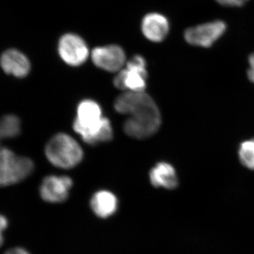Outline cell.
Here are the masks:
<instances>
[{"label":"cell","instance_id":"obj_7","mask_svg":"<svg viewBox=\"0 0 254 254\" xmlns=\"http://www.w3.org/2000/svg\"><path fill=\"white\" fill-rule=\"evenodd\" d=\"M60 58L70 66H78L85 63L89 56L86 42L78 35L66 33L58 43Z\"/></svg>","mask_w":254,"mask_h":254},{"label":"cell","instance_id":"obj_18","mask_svg":"<svg viewBox=\"0 0 254 254\" xmlns=\"http://www.w3.org/2000/svg\"><path fill=\"white\" fill-rule=\"evenodd\" d=\"M249 64H250V68L247 71V75H248L249 79L254 83V53L251 55L249 58Z\"/></svg>","mask_w":254,"mask_h":254},{"label":"cell","instance_id":"obj_11","mask_svg":"<svg viewBox=\"0 0 254 254\" xmlns=\"http://www.w3.org/2000/svg\"><path fill=\"white\" fill-rule=\"evenodd\" d=\"M141 29L147 39L154 43H160L168 36L170 23L163 14L150 13L143 18Z\"/></svg>","mask_w":254,"mask_h":254},{"label":"cell","instance_id":"obj_6","mask_svg":"<svg viewBox=\"0 0 254 254\" xmlns=\"http://www.w3.org/2000/svg\"><path fill=\"white\" fill-rule=\"evenodd\" d=\"M227 30V25L222 21H214L188 28L185 32V38L193 46L210 48Z\"/></svg>","mask_w":254,"mask_h":254},{"label":"cell","instance_id":"obj_15","mask_svg":"<svg viewBox=\"0 0 254 254\" xmlns=\"http://www.w3.org/2000/svg\"><path fill=\"white\" fill-rule=\"evenodd\" d=\"M238 156L241 163L245 168L254 170V138L241 143Z\"/></svg>","mask_w":254,"mask_h":254},{"label":"cell","instance_id":"obj_8","mask_svg":"<svg viewBox=\"0 0 254 254\" xmlns=\"http://www.w3.org/2000/svg\"><path fill=\"white\" fill-rule=\"evenodd\" d=\"M73 186V181L69 177H46L40 187V194L45 201L51 203H63L67 199L68 193Z\"/></svg>","mask_w":254,"mask_h":254},{"label":"cell","instance_id":"obj_12","mask_svg":"<svg viewBox=\"0 0 254 254\" xmlns=\"http://www.w3.org/2000/svg\"><path fill=\"white\" fill-rule=\"evenodd\" d=\"M118 204L116 195L108 190L95 192L91 200V208L93 213L103 219L113 216L118 210Z\"/></svg>","mask_w":254,"mask_h":254},{"label":"cell","instance_id":"obj_1","mask_svg":"<svg viewBox=\"0 0 254 254\" xmlns=\"http://www.w3.org/2000/svg\"><path fill=\"white\" fill-rule=\"evenodd\" d=\"M118 113L129 116L124 126L132 138L143 139L153 136L161 125V115L154 100L143 92L127 91L115 100Z\"/></svg>","mask_w":254,"mask_h":254},{"label":"cell","instance_id":"obj_19","mask_svg":"<svg viewBox=\"0 0 254 254\" xmlns=\"http://www.w3.org/2000/svg\"><path fill=\"white\" fill-rule=\"evenodd\" d=\"M5 254H30L27 251L22 248H13L5 253Z\"/></svg>","mask_w":254,"mask_h":254},{"label":"cell","instance_id":"obj_5","mask_svg":"<svg viewBox=\"0 0 254 254\" xmlns=\"http://www.w3.org/2000/svg\"><path fill=\"white\" fill-rule=\"evenodd\" d=\"M146 62L141 55H136L115 76L114 84L123 91L143 92L146 88Z\"/></svg>","mask_w":254,"mask_h":254},{"label":"cell","instance_id":"obj_3","mask_svg":"<svg viewBox=\"0 0 254 254\" xmlns=\"http://www.w3.org/2000/svg\"><path fill=\"white\" fill-rule=\"evenodd\" d=\"M46 155L55 167L71 169L78 165L83 159V150L76 140L66 133L53 136L46 147Z\"/></svg>","mask_w":254,"mask_h":254},{"label":"cell","instance_id":"obj_14","mask_svg":"<svg viewBox=\"0 0 254 254\" xmlns=\"http://www.w3.org/2000/svg\"><path fill=\"white\" fill-rule=\"evenodd\" d=\"M21 132V121L14 115H4L0 119V138H12Z\"/></svg>","mask_w":254,"mask_h":254},{"label":"cell","instance_id":"obj_9","mask_svg":"<svg viewBox=\"0 0 254 254\" xmlns=\"http://www.w3.org/2000/svg\"><path fill=\"white\" fill-rule=\"evenodd\" d=\"M91 58L95 66L110 72L120 71L126 62L125 51L115 45L95 48L92 51Z\"/></svg>","mask_w":254,"mask_h":254},{"label":"cell","instance_id":"obj_10","mask_svg":"<svg viewBox=\"0 0 254 254\" xmlns=\"http://www.w3.org/2000/svg\"><path fill=\"white\" fill-rule=\"evenodd\" d=\"M0 66L5 73L22 78L31 71V63L27 57L16 49L5 50L0 57Z\"/></svg>","mask_w":254,"mask_h":254},{"label":"cell","instance_id":"obj_2","mask_svg":"<svg viewBox=\"0 0 254 254\" xmlns=\"http://www.w3.org/2000/svg\"><path fill=\"white\" fill-rule=\"evenodd\" d=\"M73 129L88 144L111 141L113 129L108 118H103L99 104L94 100H84L78 105Z\"/></svg>","mask_w":254,"mask_h":254},{"label":"cell","instance_id":"obj_16","mask_svg":"<svg viewBox=\"0 0 254 254\" xmlns=\"http://www.w3.org/2000/svg\"><path fill=\"white\" fill-rule=\"evenodd\" d=\"M219 4L227 6H242L249 0H215Z\"/></svg>","mask_w":254,"mask_h":254},{"label":"cell","instance_id":"obj_4","mask_svg":"<svg viewBox=\"0 0 254 254\" xmlns=\"http://www.w3.org/2000/svg\"><path fill=\"white\" fill-rule=\"evenodd\" d=\"M34 170V163L26 157L18 156L9 148L0 147V187L23 181Z\"/></svg>","mask_w":254,"mask_h":254},{"label":"cell","instance_id":"obj_13","mask_svg":"<svg viewBox=\"0 0 254 254\" xmlns=\"http://www.w3.org/2000/svg\"><path fill=\"white\" fill-rule=\"evenodd\" d=\"M150 181L157 188L174 190L178 186V177L176 170L170 163L162 162L151 169L150 172Z\"/></svg>","mask_w":254,"mask_h":254},{"label":"cell","instance_id":"obj_17","mask_svg":"<svg viewBox=\"0 0 254 254\" xmlns=\"http://www.w3.org/2000/svg\"><path fill=\"white\" fill-rule=\"evenodd\" d=\"M8 220L4 215H0V247L4 243V236L3 232L7 228Z\"/></svg>","mask_w":254,"mask_h":254}]
</instances>
